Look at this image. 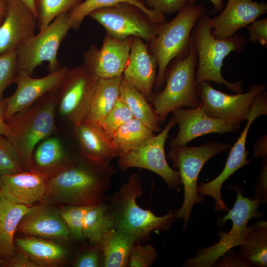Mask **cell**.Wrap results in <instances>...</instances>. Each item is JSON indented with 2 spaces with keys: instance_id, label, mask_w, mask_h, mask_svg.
I'll return each instance as SVG.
<instances>
[{
  "instance_id": "obj_1",
  "label": "cell",
  "mask_w": 267,
  "mask_h": 267,
  "mask_svg": "<svg viewBox=\"0 0 267 267\" xmlns=\"http://www.w3.org/2000/svg\"><path fill=\"white\" fill-rule=\"evenodd\" d=\"M116 168L110 163L80 156L47 180L44 200L66 205H95L106 202Z\"/></svg>"
},
{
  "instance_id": "obj_2",
  "label": "cell",
  "mask_w": 267,
  "mask_h": 267,
  "mask_svg": "<svg viewBox=\"0 0 267 267\" xmlns=\"http://www.w3.org/2000/svg\"><path fill=\"white\" fill-rule=\"evenodd\" d=\"M57 90L46 93L32 105L6 120V137L15 148L24 171H30L38 144L55 130Z\"/></svg>"
},
{
  "instance_id": "obj_3",
  "label": "cell",
  "mask_w": 267,
  "mask_h": 267,
  "mask_svg": "<svg viewBox=\"0 0 267 267\" xmlns=\"http://www.w3.org/2000/svg\"><path fill=\"white\" fill-rule=\"evenodd\" d=\"M143 191L139 175L134 173L111 196L108 203L115 218L114 227L131 234L137 241L147 239L152 231L170 229L176 219L175 211L157 216L140 207L136 199Z\"/></svg>"
},
{
  "instance_id": "obj_4",
  "label": "cell",
  "mask_w": 267,
  "mask_h": 267,
  "mask_svg": "<svg viewBox=\"0 0 267 267\" xmlns=\"http://www.w3.org/2000/svg\"><path fill=\"white\" fill-rule=\"evenodd\" d=\"M209 15L203 13L191 32V39L197 54L196 83L204 81L222 84L233 93L243 92L242 82L231 83L222 77V68L225 57L232 51L242 52L247 44L241 35L216 38L212 33Z\"/></svg>"
},
{
  "instance_id": "obj_5",
  "label": "cell",
  "mask_w": 267,
  "mask_h": 267,
  "mask_svg": "<svg viewBox=\"0 0 267 267\" xmlns=\"http://www.w3.org/2000/svg\"><path fill=\"white\" fill-rule=\"evenodd\" d=\"M178 58L171 67H167L164 88L154 93L153 96L152 105L160 124L177 108H195L200 105L196 83L197 54L191 39L188 51Z\"/></svg>"
},
{
  "instance_id": "obj_6",
  "label": "cell",
  "mask_w": 267,
  "mask_h": 267,
  "mask_svg": "<svg viewBox=\"0 0 267 267\" xmlns=\"http://www.w3.org/2000/svg\"><path fill=\"white\" fill-rule=\"evenodd\" d=\"M206 11L201 5L187 3L172 20L161 24L156 37L150 43L158 64L154 87L156 91L164 86L165 74L170 62L188 51L192 30L199 18Z\"/></svg>"
},
{
  "instance_id": "obj_7",
  "label": "cell",
  "mask_w": 267,
  "mask_h": 267,
  "mask_svg": "<svg viewBox=\"0 0 267 267\" xmlns=\"http://www.w3.org/2000/svg\"><path fill=\"white\" fill-rule=\"evenodd\" d=\"M231 147L228 143L212 141L199 146L171 147L168 151L167 158L178 170L184 187L183 202L175 211L176 218L183 219L184 229L187 228L194 205L204 200V196L197 191L198 177L203 167L209 160Z\"/></svg>"
},
{
  "instance_id": "obj_8",
  "label": "cell",
  "mask_w": 267,
  "mask_h": 267,
  "mask_svg": "<svg viewBox=\"0 0 267 267\" xmlns=\"http://www.w3.org/2000/svg\"><path fill=\"white\" fill-rule=\"evenodd\" d=\"M232 188L237 193V198L233 208L221 220L224 224L228 220L232 221V227L228 232L221 231L219 233V241L208 247L198 250L195 256L187 259L184 262L185 267H211L217 260L227 251L240 246L248 234L251 226L249 221L253 218L262 217L259 212L261 201L259 198H251L243 196L241 190L237 187Z\"/></svg>"
},
{
  "instance_id": "obj_9",
  "label": "cell",
  "mask_w": 267,
  "mask_h": 267,
  "mask_svg": "<svg viewBox=\"0 0 267 267\" xmlns=\"http://www.w3.org/2000/svg\"><path fill=\"white\" fill-rule=\"evenodd\" d=\"M70 28L69 12H65L24 42L16 50L19 71L32 76L36 68L44 62L48 63L49 72L61 67L58 50Z\"/></svg>"
},
{
  "instance_id": "obj_10",
  "label": "cell",
  "mask_w": 267,
  "mask_h": 267,
  "mask_svg": "<svg viewBox=\"0 0 267 267\" xmlns=\"http://www.w3.org/2000/svg\"><path fill=\"white\" fill-rule=\"evenodd\" d=\"M89 16L101 25L107 34L119 40L133 37L151 43L161 25L151 21L137 7L128 3L96 9Z\"/></svg>"
},
{
  "instance_id": "obj_11",
  "label": "cell",
  "mask_w": 267,
  "mask_h": 267,
  "mask_svg": "<svg viewBox=\"0 0 267 267\" xmlns=\"http://www.w3.org/2000/svg\"><path fill=\"white\" fill-rule=\"evenodd\" d=\"M266 88L264 85L253 84L245 93L230 94L216 89L210 82L196 84L202 111L212 118L239 127L247 120L255 96Z\"/></svg>"
},
{
  "instance_id": "obj_12",
  "label": "cell",
  "mask_w": 267,
  "mask_h": 267,
  "mask_svg": "<svg viewBox=\"0 0 267 267\" xmlns=\"http://www.w3.org/2000/svg\"><path fill=\"white\" fill-rule=\"evenodd\" d=\"M98 78L85 65L67 70L57 90L56 108L74 128L85 117Z\"/></svg>"
},
{
  "instance_id": "obj_13",
  "label": "cell",
  "mask_w": 267,
  "mask_h": 267,
  "mask_svg": "<svg viewBox=\"0 0 267 267\" xmlns=\"http://www.w3.org/2000/svg\"><path fill=\"white\" fill-rule=\"evenodd\" d=\"M176 124L172 117L158 134L139 146L121 155L118 160L119 168L122 171L131 168L148 170L163 178L170 188H179L181 184L179 174L168 165L164 150L169 133Z\"/></svg>"
},
{
  "instance_id": "obj_14",
  "label": "cell",
  "mask_w": 267,
  "mask_h": 267,
  "mask_svg": "<svg viewBox=\"0 0 267 267\" xmlns=\"http://www.w3.org/2000/svg\"><path fill=\"white\" fill-rule=\"evenodd\" d=\"M267 115V92L264 90L255 96L249 111L247 123L239 138L231 147L224 168L222 173L211 181L197 185V192L202 196H211L215 201L214 209L216 211H225L227 208L221 195L223 183L236 171L250 164L247 159L249 152L246 149V143L249 129L258 117Z\"/></svg>"
},
{
  "instance_id": "obj_15",
  "label": "cell",
  "mask_w": 267,
  "mask_h": 267,
  "mask_svg": "<svg viewBox=\"0 0 267 267\" xmlns=\"http://www.w3.org/2000/svg\"><path fill=\"white\" fill-rule=\"evenodd\" d=\"M68 68L61 67L43 77L32 78L27 72L19 70L15 83L17 88L10 96L4 99L6 120L15 113L33 104L46 93L59 88Z\"/></svg>"
},
{
  "instance_id": "obj_16",
  "label": "cell",
  "mask_w": 267,
  "mask_h": 267,
  "mask_svg": "<svg viewBox=\"0 0 267 267\" xmlns=\"http://www.w3.org/2000/svg\"><path fill=\"white\" fill-rule=\"evenodd\" d=\"M133 38L119 40L106 34L100 49L92 45L85 53L84 65L99 78L122 76L129 58Z\"/></svg>"
},
{
  "instance_id": "obj_17",
  "label": "cell",
  "mask_w": 267,
  "mask_h": 267,
  "mask_svg": "<svg viewBox=\"0 0 267 267\" xmlns=\"http://www.w3.org/2000/svg\"><path fill=\"white\" fill-rule=\"evenodd\" d=\"M172 112L178 125L179 132L170 141L171 147L186 145L189 141L203 135L234 133L240 128L208 116L202 111L200 106L188 109L178 108Z\"/></svg>"
},
{
  "instance_id": "obj_18",
  "label": "cell",
  "mask_w": 267,
  "mask_h": 267,
  "mask_svg": "<svg viewBox=\"0 0 267 267\" xmlns=\"http://www.w3.org/2000/svg\"><path fill=\"white\" fill-rule=\"evenodd\" d=\"M6 11L0 25V54L15 51L35 34L37 18L22 0H4Z\"/></svg>"
},
{
  "instance_id": "obj_19",
  "label": "cell",
  "mask_w": 267,
  "mask_h": 267,
  "mask_svg": "<svg viewBox=\"0 0 267 267\" xmlns=\"http://www.w3.org/2000/svg\"><path fill=\"white\" fill-rule=\"evenodd\" d=\"M158 64L141 39L134 37L129 58L123 74V78L152 103L153 89L156 80Z\"/></svg>"
},
{
  "instance_id": "obj_20",
  "label": "cell",
  "mask_w": 267,
  "mask_h": 267,
  "mask_svg": "<svg viewBox=\"0 0 267 267\" xmlns=\"http://www.w3.org/2000/svg\"><path fill=\"white\" fill-rule=\"evenodd\" d=\"M267 12V4L252 0H227L222 12L210 18L213 35L217 39H223L235 35L240 29L251 24Z\"/></svg>"
},
{
  "instance_id": "obj_21",
  "label": "cell",
  "mask_w": 267,
  "mask_h": 267,
  "mask_svg": "<svg viewBox=\"0 0 267 267\" xmlns=\"http://www.w3.org/2000/svg\"><path fill=\"white\" fill-rule=\"evenodd\" d=\"M17 230L26 235L63 241L70 236L59 210L45 204L33 206L21 220Z\"/></svg>"
},
{
  "instance_id": "obj_22",
  "label": "cell",
  "mask_w": 267,
  "mask_h": 267,
  "mask_svg": "<svg viewBox=\"0 0 267 267\" xmlns=\"http://www.w3.org/2000/svg\"><path fill=\"white\" fill-rule=\"evenodd\" d=\"M47 180L44 176L31 171L5 175L0 177V187L8 200L27 206L44 200Z\"/></svg>"
},
{
  "instance_id": "obj_23",
  "label": "cell",
  "mask_w": 267,
  "mask_h": 267,
  "mask_svg": "<svg viewBox=\"0 0 267 267\" xmlns=\"http://www.w3.org/2000/svg\"><path fill=\"white\" fill-rule=\"evenodd\" d=\"M74 130L80 153L87 157L110 163L120 156L112 138L101 127L83 120Z\"/></svg>"
},
{
  "instance_id": "obj_24",
  "label": "cell",
  "mask_w": 267,
  "mask_h": 267,
  "mask_svg": "<svg viewBox=\"0 0 267 267\" xmlns=\"http://www.w3.org/2000/svg\"><path fill=\"white\" fill-rule=\"evenodd\" d=\"M76 159H72L69 156L58 138L48 137L36 146L29 171L41 175L48 179L72 165Z\"/></svg>"
},
{
  "instance_id": "obj_25",
  "label": "cell",
  "mask_w": 267,
  "mask_h": 267,
  "mask_svg": "<svg viewBox=\"0 0 267 267\" xmlns=\"http://www.w3.org/2000/svg\"><path fill=\"white\" fill-rule=\"evenodd\" d=\"M122 77L98 78L84 121L101 127L120 96Z\"/></svg>"
},
{
  "instance_id": "obj_26",
  "label": "cell",
  "mask_w": 267,
  "mask_h": 267,
  "mask_svg": "<svg viewBox=\"0 0 267 267\" xmlns=\"http://www.w3.org/2000/svg\"><path fill=\"white\" fill-rule=\"evenodd\" d=\"M33 206L13 203L3 196L0 201V258L7 261L15 253L14 237L23 217Z\"/></svg>"
},
{
  "instance_id": "obj_27",
  "label": "cell",
  "mask_w": 267,
  "mask_h": 267,
  "mask_svg": "<svg viewBox=\"0 0 267 267\" xmlns=\"http://www.w3.org/2000/svg\"><path fill=\"white\" fill-rule=\"evenodd\" d=\"M20 251L41 267H53L63 261L66 249L44 238L31 236L16 238L14 241Z\"/></svg>"
},
{
  "instance_id": "obj_28",
  "label": "cell",
  "mask_w": 267,
  "mask_h": 267,
  "mask_svg": "<svg viewBox=\"0 0 267 267\" xmlns=\"http://www.w3.org/2000/svg\"><path fill=\"white\" fill-rule=\"evenodd\" d=\"M136 242L131 234L115 227L111 229L99 244L103 257L102 267H128L131 251Z\"/></svg>"
},
{
  "instance_id": "obj_29",
  "label": "cell",
  "mask_w": 267,
  "mask_h": 267,
  "mask_svg": "<svg viewBox=\"0 0 267 267\" xmlns=\"http://www.w3.org/2000/svg\"><path fill=\"white\" fill-rule=\"evenodd\" d=\"M239 256L246 267L267 266V222L259 220L251 226L243 242L240 245Z\"/></svg>"
},
{
  "instance_id": "obj_30",
  "label": "cell",
  "mask_w": 267,
  "mask_h": 267,
  "mask_svg": "<svg viewBox=\"0 0 267 267\" xmlns=\"http://www.w3.org/2000/svg\"><path fill=\"white\" fill-rule=\"evenodd\" d=\"M120 96L129 108L134 118L144 123L154 133L161 131L158 117L152 105L123 77L120 87Z\"/></svg>"
},
{
  "instance_id": "obj_31",
  "label": "cell",
  "mask_w": 267,
  "mask_h": 267,
  "mask_svg": "<svg viewBox=\"0 0 267 267\" xmlns=\"http://www.w3.org/2000/svg\"><path fill=\"white\" fill-rule=\"evenodd\" d=\"M114 226L115 218L106 201L93 205L87 211L84 220L83 235L92 245H96Z\"/></svg>"
},
{
  "instance_id": "obj_32",
  "label": "cell",
  "mask_w": 267,
  "mask_h": 267,
  "mask_svg": "<svg viewBox=\"0 0 267 267\" xmlns=\"http://www.w3.org/2000/svg\"><path fill=\"white\" fill-rule=\"evenodd\" d=\"M120 3H128L135 5L154 23L161 24L165 21V15L148 8L144 2L140 0H85L69 12L71 28L77 30L86 17L93 11Z\"/></svg>"
},
{
  "instance_id": "obj_33",
  "label": "cell",
  "mask_w": 267,
  "mask_h": 267,
  "mask_svg": "<svg viewBox=\"0 0 267 267\" xmlns=\"http://www.w3.org/2000/svg\"><path fill=\"white\" fill-rule=\"evenodd\" d=\"M155 135L144 123L133 118L122 125L112 139L121 155L139 146Z\"/></svg>"
},
{
  "instance_id": "obj_34",
  "label": "cell",
  "mask_w": 267,
  "mask_h": 267,
  "mask_svg": "<svg viewBox=\"0 0 267 267\" xmlns=\"http://www.w3.org/2000/svg\"><path fill=\"white\" fill-rule=\"evenodd\" d=\"M82 0H35L37 28L39 31L48 26L59 15L70 12Z\"/></svg>"
},
{
  "instance_id": "obj_35",
  "label": "cell",
  "mask_w": 267,
  "mask_h": 267,
  "mask_svg": "<svg viewBox=\"0 0 267 267\" xmlns=\"http://www.w3.org/2000/svg\"><path fill=\"white\" fill-rule=\"evenodd\" d=\"M93 205H67L59 213L70 232V236L77 240L84 238L83 232L84 220L87 211Z\"/></svg>"
},
{
  "instance_id": "obj_36",
  "label": "cell",
  "mask_w": 267,
  "mask_h": 267,
  "mask_svg": "<svg viewBox=\"0 0 267 267\" xmlns=\"http://www.w3.org/2000/svg\"><path fill=\"white\" fill-rule=\"evenodd\" d=\"M24 171L12 143L0 134V177Z\"/></svg>"
},
{
  "instance_id": "obj_37",
  "label": "cell",
  "mask_w": 267,
  "mask_h": 267,
  "mask_svg": "<svg viewBox=\"0 0 267 267\" xmlns=\"http://www.w3.org/2000/svg\"><path fill=\"white\" fill-rule=\"evenodd\" d=\"M133 118L129 108L119 96L105 119L101 127L106 134L112 138L122 125Z\"/></svg>"
},
{
  "instance_id": "obj_38",
  "label": "cell",
  "mask_w": 267,
  "mask_h": 267,
  "mask_svg": "<svg viewBox=\"0 0 267 267\" xmlns=\"http://www.w3.org/2000/svg\"><path fill=\"white\" fill-rule=\"evenodd\" d=\"M18 72L16 50L0 54V100L5 89L15 82Z\"/></svg>"
},
{
  "instance_id": "obj_39",
  "label": "cell",
  "mask_w": 267,
  "mask_h": 267,
  "mask_svg": "<svg viewBox=\"0 0 267 267\" xmlns=\"http://www.w3.org/2000/svg\"><path fill=\"white\" fill-rule=\"evenodd\" d=\"M157 258V251L152 244L147 243L142 245L137 241L131 251L128 266L148 267L155 263Z\"/></svg>"
},
{
  "instance_id": "obj_40",
  "label": "cell",
  "mask_w": 267,
  "mask_h": 267,
  "mask_svg": "<svg viewBox=\"0 0 267 267\" xmlns=\"http://www.w3.org/2000/svg\"><path fill=\"white\" fill-rule=\"evenodd\" d=\"M147 7L164 15L178 12L188 3L187 0H144Z\"/></svg>"
},
{
  "instance_id": "obj_41",
  "label": "cell",
  "mask_w": 267,
  "mask_h": 267,
  "mask_svg": "<svg viewBox=\"0 0 267 267\" xmlns=\"http://www.w3.org/2000/svg\"><path fill=\"white\" fill-rule=\"evenodd\" d=\"M103 257L99 244L93 245V248L82 253L75 261V267H102Z\"/></svg>"
},
{
  "instance_id": "obj_42",
  "label": "cell",
  "mask_w": 267,
  "mask_h": 267,
  "mask_svg": "<svg viewBox=\"0 0 267 267\" xmlns=\"http://www.w3.org/2000/svg\"><path fill=\"white\" fill-rule=\"evenodd\" d=\"M247 27L249 40L251 43H259L267 46V19L256 20Z\"/></svg>"
},
{
  "instance_id": "obj_43",
  "label": "cell",
  "mask_w": 267,
  "mask_h": 267,
  "mask_svg": "<svg viewBox=\"0 0 267 267\" xmlns=\"http://www.w3.org/2000/svg\"><path fill=\"white\" fill-rule=\"evenodd\" d=\"M256 193L252 198H258L262 203H266L267 199V156L263 158L260 172L255 185Z\"/></svg>"
},
{
  "instance_id": "obj_44",
  "label": "cell",
  "mask_w": 267,
  "mask_h": 267,
  "mask_svg": "<svg viewBox=\"0 0 267 267\" xmlns=\"http://www.w3.org/2000/svg\"><path fill=\"white\" fill-rule=\"evenodd\" d=\"M3 266L9 267H40L37 263L23 253L20 252L14 254L5 261Z\"/></svg>"
},
{
  "instance_id": "obj_45",
  "label": "cell",
  "mask_w": 267,
  "mask_h": 267,
  "mask_svg": "<svg viewBox=\"0 0 267 267\" xmlns=\"http://www.w3.org/2000/svg\"><path fill=\"white\" fill-rule=\"evenodd\" d=\"M216 267H246L240 259L238 251L235 253L231 249L227 251L223 256L219 258L214 264Z\"/></svg>"
},
{
  "instance_id": "obj_46",
  "label": "cell",
  "mask_w": 267,
  "mask_h": 267,
  "mask_svg": "<svg viewBox=\"0 0 267 267\" xmlns=\"http://www.w3.org/2000/svg\"><path fill=\"white\" fill-rule=\"evenodd\" d=\"M253 156L255 158H264L267 155V136L260 138L253 146Z\"/></svg>"
},
{
  "instance_id": "obj_47",
  "label": "cell",
  "mask_w": 267,
  "mask_h": 267,
  "mask_svg": "<svg viewBox=\"0 0 267 267\" xmlns=\"http://www.w3.org/2000/svg\"><path fill=\"white\" fill-rule=\"evenodd\" d=\"M6 105L4 100H0V134L6 137L8 126L4 119Z\"/></svg>"
},
{
  "instance_id": "obj_48",
  "label": "cell",
  "mask_w": 267,
  "mask_h": 267,
  "mask_svg": "<svg viewBox=\"0 0 267 267\" xmlns=\"http://www.w3.org/2000/svg\"><path fill=\"white\" fill-rule=\"evenodd\" d=\"M196 0H187V2L190 4H194ZM213 3L214 7L213 11L216 13L221 11L223 7L224 0H209Z\"/></svg>"
},
{
  "instance_id": "obj_49",
  "label": "cell",
  "mask_w": 267,
  "mask_h": 267,
  "mask_svg": "<svg viewBox=\"0 0 267 267\" xmlns=\"http://www.w3.org/2000/svg\"><path fill=\"white\" fill-rule=\"evenodd\" d=\"M6 5L4 0H0V25L2 22L5 16Z\"/></svg>"
},
{
  "instance_id": "obj_50",
  "label": "cell",
  "mask_w": 267,
  "mask_h": 267,
  "mask_svg": "<svg viewBox=\"0 0 267 267\" xmlns=\"http://www.w3.org/2000/svg\"><path fill=\"white\" fill-rule=\"evenodd\" d=\"M22 1L30 9L36 17L35 0H22Z\"/></svg>"
},
{
  "instance_id": "obj_51",
  "label": "cell",
  "mask_w": 267,
  "mask_h": 267,
  "mask_svg": "<svg viewBox=\"0 0 267 267\" xmlns=\"http://www.w3.org/2000/svg\"><path fill=\"white\" fill-rule=\"evenodd\" d=\"M4 262V261L0 258V266H3Z\"/></svg>"
},
{
  "instance_id": "obj_52",
  "label": "cell",
  "mask_w": 267,
  "mask_h": 267,
  "mask_svg": "<svg viewBox=\"0 0 267 267\" xmlns=\"http://www.w3.org/2000/svg\"><path fill=\"white\" fill-rule=\"evenodd\" d=\"M2 196H3V194L2 193V191H1V188L0 187V201L1 199V198L2 197Z\"/></svg>"
},
{
  "instance_id": "obj_53",
  "label": "cell",
  "mask_w": 267,
  "mask_h": 267,
  "mask_svg": "<svg viewBox=\"0 0 267 267\" xmlns=\"http://www.w3.org/2000/svg\"><path fill=\"white\" fill-rule=\"evenodd\" d=\"M141 0V1H143L144 0Z\"/></svg>"
}]
</instances>
